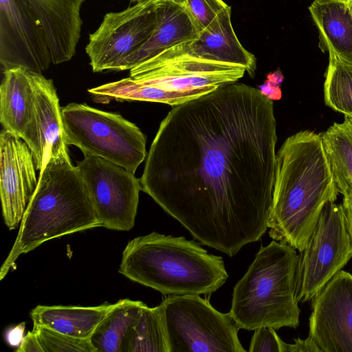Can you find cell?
Wrapping results in <instances>:
<instances>
[{
    "label": "cell",
    "mask_w": 352,
    "mask_h": 352,
    "mask_svg": "<svg viewBox=\"0 0 352 352\" xmlns=\"http://www.w3.org/2000/svg\"><path fill=\"white\" fill-rule=\"evenodd\" d=\"M285 342L271 327H262L254 330L248 351L285 352Z\"/></svg>",
    "instance_id": "83f0119b"
},
{
    "label": "cell",
    "mask_w": 352,
    "mask_h": 352,
    "mask_svg": "<svg viewBox=\"0 0 352 352\" xmlns=\"http://www.w3.org/2000/svg\"><path fill=\"white\" fill-rule=\"evenodd\" d=\"M78 167L102 227L128 231L135 223L140 180L111 162L84 155Z\"/></svg>",
    "instance_id": "30bf717a"
},
{
    "label": "cell",
    "mask_w": 352,
    "mask_h": 352,
    "mask_svg": "<svg viewBox=\"0 0 352 352\" xmlns=\"http://www.w3.org/2000/svg\"><path fill=\"white\" fill-rule=\"evenodd\" d=\"M34 92L31 120L23 140L30 148L36 170L48 162L69 157L61 108L52 80L30 71Z\"/></svg>",
    "instance_id": "9a60e30c"
},
{
    "label": "cell",
    "mask_w": 352,
    "mask_h": 352,
    "mask_svg": "<svg viewBox=\"0 0 352 352\" xmlns=\"http://www.w3.org/2000/svg\"><path fill=\"white\" fill-rule=\"evenodd\" d=\"M276 142L272 100L230 84L168 113L142 190L198 241L232 256L268 229Z\"/></svg>",
    "instance_id": "6da1fadb"
},
{
    "label": "cell",
    "mask_w": 352,
    "mask_h": 352,
    "mask_svg": "<svg viewBox=\"0 0 352 352\" xmlns=\"http://www.w3.org/2000/svg\"><path fill=\"white\" fill-rule=\"evenodd\" d=\"M324 82L325 104L333 111L352 118V63L346 62L332 52Z\"/></svg>",
    "instance_id": "603a6c76"
},
{
    "label": "cell",
    "mask_w": 352,
    "mask_h": 352,
    "mask_svg": "<svg viewBox=\"0 0 352 352\" xmlns=\"http://www.w3.org/2000/svg\"><path fill=\"white\" fill-rule=\"evenodd\" d=\"M168 352H245L230 313L197 294L170 295L161 303Z\"/></svg>",
    "instance_id": "ba28073f"
},
{
    "label": "cell",
    "mask_w": 352,
    "mask_h": 352,
    "mask_svg": "<svg viewBox=\"0 0 352 352\" xmlns=\"http://www.w3.org/2000/svg\"><path fill=\"white\" fill-rule=\"evenodd\" d=\"M285 352H320L314 341L308 336L302 340L300 338L294 340L292 344L285 343Z\"/></svg>",
    "instance_id": "f546056e"
},
{
    "label": "cell",
    "mask_w": 352,
    "mask_h": 352,
    "mask_svg": "<svg viewBox=\"0 0 352 352\" xmlns=\"http://www.w3.org/2000/svg\"><path fill=\"white\" fill-rule=\"evenodd\" d=\"M102 227L86 184L70 157L47 162L39 173L14 243L0 270V279L19 256L49 240Z\"/></svg>",
    "instance_id": "3957f363"
},
{
    "label": "cell",
    "mask_w": 352,
    "mask_h": 352,
    "mask_svg": "<svg viewBox=\"0 0 352 352\" xmlns=\"http://www.w3.org/2000/svg\"><path fill=\"white\" fill-rule=\"evenodd\" d=\"M0 63L41 74L52 63L44 30L25 0H0Z\"/></svg>",
    "instance_id": "7c38bea8"
},
{
    "label": "cell",
    "mask_w": 352,
    "mask_h": 352,
    "mask_svg": "<svg viewBox=\"0 0 352 352\" xmlns=\"http://www.w3.org/2000/svg\"><path fill=\"white\" fill-rule=\"evenodd\" d=\"M16 352H43L38 336L34 329L28 332L21 344L16 349Z\"/></svg>",
    "instance_id": "4dcf8cb0"
},
{
    "label": "cell",
    "mask_w": 352,
    "mask_h": 352,
    "mask_svg": "<svg viewBox=\"0 0 352 352\" xmlns=\"http://www.w3.org/2000/svg\"><path fill=\"white\" fill-rule=\"evenodd\" d=\"M33 155L26 142L14 133H0V195L4 222L17 227L38 184Z\"/></svg>",
    "instance_id": "5bb4252c"
},
{
    "label": "cell",
    "mask_w": 352,
    "mask_h": 352,
    "mask_svg": "<svg viewBox=\"0 0 352 352\" xmlns=\"http://www.w3.org/2000/svg\"><path fill=\"white\" fill-rule=\"evenodd\" d=\"M25 1L44 30L52 63L71 60L80 37V10L85 0Z\"/></svg>",
    "instance_id": "2e32d148"
},
{
    "label": "cell",
    "mask_w": 352,
    "mask_h": 352,
    "mask_svg": "<svg viewBox=\"0 0 352 352\" xmlns=\"http://www.w3.org/2000/svg\"><path fill=\"white\" fill-rule=\"evenodd\" d=\"M336 182H343L352 188V125L344 118L334 122L321 133Z\"/></svg>",
    "instance_id": "cb8c5ba5"
},
{
    "label": "cell",
    "mask_w": 352,
    "mask_h": 352,
    "mask_svg": "<svg viewBox=\"0 0 352 352\" xmlns=\"http://www.w3.org/2000/svg\"><path fill=\"white\" fill-rule=\"evenodd\" d=\"M119 272L164 295L210 296L227 280L221 256L184 236L153 232L130 241Z\"/></svg>",
    "instance_id": "5b68a950"
},
{
    "label": "cell",
    "mask_w": 352,
    "mask_h": 352,
    "mask_svg": "<svg viewBox=\"0 0 352 352\" xmlns=\"http://www.w3.org/2000/svg\"><path fill=\"white\" fill-rule=\"evenodd\" d=\"M343 1H348V0H343Z\"/></svg>",
    "instance_id": "8d00e7d4"
},
{
    "label": "cell",
    "mask_w": 352,
    "mask_h": 352,
    "mask_svg": "<svg viewBox=\"0 0 352 352\" xmlns=\"http://www.w3.org/2000/svg\"><path fill=\"white\" fill-rule=\"evenodd\" d=\"M191 55L212 61L241 66L254 76L256 60L238 39L231 22V7L220 12L193 40L183 43Z\"/></svg>",
    "instance_id": "e0dca14e"
},
{
    "label": "cell",
    "mask_w": 352,
    "mask_h": 352,
    "mask_svg": "<svg viewBox=\"0 0 352 352\" xmlns=\"http://www.w3.org/2000/svg\"><path fill=\"white\" fill-rule=\"evenodd\" d=\"M338 193L321 133L302 130L288 137L276 153L270 236L302 252Z\"/></svg>",
    "instance_id": "7a4b0ae2"
},
{
    "label": "cell",
    "mask_w": 352,
    "mask_h": 352,
    "mask_svg": "<svg viewBox=\"0 0 352 352\" xmlns=\"http://www.w3.org/2000/svg\"><path fill=\"white\" fill-rule=\"evenodd\" d=\"M129 1H133V2L140 3V2L147 1H150V0H129Z\"/></svg>",
    "instance_id": "836d02e7"
},
{
    "label": "cell",
    "mask_w": 352,
    "mask_h": 352,
    "mask_svg": "<svg viewBox=\"0 0 352 352\" xmlns=\"http://www.w3.org/2000/svg\"><path fill=\"white\" fill-rule=\"evenodd\" d=\"M34 92L30 71L16 67L3 71L0 86V122L21 139L31 120Z\"/></svg>",
    "instance_id": "ffe728a7"
},
{
    "label": "cell",
    "mask_w": 352,
    "mask_h": 352,
    "mask_svg": "<svg viewBox=\"0 0 352 352\" xmlns=\"http://www.w3.org/2000/svg\"><path fill=\"white\" fill-rule=\"evenodd\" d=\"M127 352H168L160 305H144L132 329Z\"/></svg>",
    "instance_id": "d4e9b609"
},
{
    "label": "cell",
    "mask_w": 352,
    "mask_h": 352,
    "mask_svg": "<svg viewBox=\"0 0 352 352\" xmlns=\"http://www.w3.org/2000/svg\"><path fill=\"white\" fill-rule=\"evenodd\" d=\"M155 23V5L151 0L107 13L85 48L93 72L119 71L122 63L148 40Z\"/></svg>",
    "instance_id": "8fae6325"
},
{
    "label": "cell",
    "mask_w": 352,
    "mask_h": 352,
    "mask_svg": "<svg viewBox=\"0 0 352 352\" xmlns=\"http://www.w3.org/2000/svg\"><path fill=\"white\" fill-rule=\"evenodd\" d=\"M61 113L66 144L84 155L101 157L133 173L147 156L144 135L120 114L74 102Z\"/></svg>",
    "instance_id": "52a82bcc"
},
{
    "label": "cell",
    "mask_w": 352,
    "mask_h": 352,
    "mask_svg": "<svg viewBox=\"0 0 352 352\" xmlns=\"http://www.w3.org/2000/svg\"><path fill=\"white\" fill-rule=\"evenodd\" d=\"M113 305H38L31 311L30 316L33 327H45L75 338L89 339Z\"/></svg>",
    "instance_id": "44dd1931"
},
{
    "label": "cell",
    "mask_w": 352,
    "mask_h": 352,
    "mask_svg": "<svg viewBox=\"0 0 352 352\" xmlns=\"http://www.w3.org/2000/svg\"><path fill=\"white\" fill-rule=\"evenodd\" d=\"M309 336L320 352H352V275L337 273L311 299Z\"/></svg>",
    "instance_id": "4fadbf2b"
},
{
    "label": "cell",
    "mask_w": 352,
    "mask_h": 352,
    "mask_svg": "<svg viewBox=\"0 0 352 352\" xmlns=\"http://www.w3.org/2000/svg\"><path fill=\"white\" fill-rule=\"evenodd\" d=\"M228 6L223 0H186L184 6L199 32Z\"/></svg>",
    "instance_id": "4316f807"
},
{
    "label": "cell",
    "mask_w": 352,
    "mask_h": 352,
    "mask_svg": "<svg viewBox=\"0 0 352 352\" xmlns=\"http://www.w3.org/2000/svg\"><path fill=\"white\" fill-rule=\"evenodd\" d=\"M43 352H96L89 339L70 336L45 327H33Z\"/></svg>",
    "instance_id": "484cf974"
},
{
    "label": "cell",
    "mask_w": 352,
    "mask_h": 352,
    "mask_svg": "<svg viewBox=\"0 0 352 352\" xmlns=\"http://www.w3.org/2000/svg\"><path fill=\"white\" fill-rule=\"evenodd\" d=\"M25 330V322L20 323L17 326L10 329L7 331L6 339L7 342L11 346H19L24 336L23 333Z\"/></svg>",
    "instance_id": "1f68e13d"
},
{
    "label": "cell",
    "mask_w": 352,
    "mask_h": 352,
    "mask_svg": "<svg viewBox=\"0 0 352 352\" xmlns=\"http://www.w3.org/2000/svg\"><path fill=\"white\" fill-rule=\"evenodd\" d=\"M297 275L298 302L311 300L352 258V242L342 204L329 202L304 250Z\"/></svg>",
    "instance_id": "9c48e42d"
},
{
    "label": "cell",
    "mask_w": 352,
    "mask_h": 352,
    "mask_svg": "<svg viewBox=\"0 0 352 352\" xmlns=\"http://www.w3.org/2000/svg\"><path fill=\"white\" fill-rule=\"evenodd\" d=\"M296 250L274 240L261 246L233 289L229 313L239 329L299 325L296 289L300 256Z\"/></svg>",
    "instance_id": "8992f818"
},
{
    "label": "cell",
    "mask_w": 352,
    "mask_h": 352,
    "mask_svg": "<svg viewBox=\"0 0 352 352\" xmlns=\"http://www.w3.org/2000/svg\"><path fill=\"white\" fill-rule=\"evenodd\" d=\"M129 70V78L96 87L94 94L120 101L160 102L175 107L235 83L246 72L241 66L194 56L183 43Z\"/></svg>",
    "instance_id": "277c9868"
},
{
    "label": "cell",
    "mask_w": 352,
    "mask_h": 352,
    "mask_svg": "<svg viewBox=\"0 0 352 352\" xmlns=\"http://www.w3.org/2000/svg\"><path fill=\"white\" fill-rule=\"evenodd\" d=\"M144 305L130 299L114 303L89 338L96 352H127L132 329Z\"/></svg>",
    "instance_id": "7402d4cb"
},
{
    "label": "cell",
    "mask_w": 352,
    "mask_h": 352,
    "mask_svg": "<svg viewBox=\"0 0 352 352\" xmlns=\"http://www.w3.org/2000/svg\"><path fill=\"white\" fill-rule=\"evenodd\" d=\"M153 3H157L159 1H170L173 3H175L176 4H178L179 6H185L186 0H151Z\"/></svg>",
    "instance_id": "d6a6232c"
},
{
    "label": "cell",
    "mask_w": 352,
    "mask_h": 352,
    "mask_svg": "<svg viewBox=\"0 0 352 352\" xmlns=\"http://www.w3.org/2000/svg\"><path fill=\"white\" fill-rule=\"evenodd\" d=\"M346 118L348 121L350 122V124L352 125V118H349V117H344Z\"/></svg>",
    "instance_id": "d590c367"
},
{
    "label": "cell",
    "mask_w": 352,
    "mask_h": 352,
    "mask_svg": "<svg viewBox=\"0 0 352 352\" xmlns=\"http://www.w3.org/2000/svg\"><path fill=\"white\" fill-rule=\"evenodd\" d=\"M347 2H348V4L349 6V8H350V9H351V10L352 12V0H348Z\"/></svg>",
    "instance_id": "e575fe53"
},
{
    "label": "cell",
    "mask_w": 352,
    "mask_h": 352,
    "mask_svg": "<svg viewBox=\"0 0 352 352\" xmlns=\"http://www.w3.org/2000/svg\"><path fill=\"white\" fill-rule=\"evenodd\" d=\"M154 3L156 23L152 34L122 63L119 71L131 69L166 49L197 36L199 31L185 7L166 1Z\"/></svg>",
    "instance_id": "ac0fdd59"
},
{
    "label": "cell",
    "mask_w": 352,
    "mask_h": 352,
    "mask_svg": "<svg viewBox=\"0 0 352 352\" xmlns=\"http://www.w3.org/2000/svg\"><path fill=\"white\" fill-rule=\"evenodd\" d=\"M309 10L319 32L318 47L352 63V12L347 1L314 0Z\"/></svg>",
    "instance_id": "d6986e66"
},
{
    "label": "cell",
    "mask_w": 352,
    "mask_h": 352,
    "mask_svg": "<svg viewBox=\"0 0 352 352\" xmlns=\"http://www.w3.org/2000/svg\"><path fill=\"white\" fill-rule=\"evenodd\" d=\"M339 192L343 195L342 207L347 230L352 242V188L343 182H336Z\"/></svg>",
    "instance_id": "f1b7e54d"
}]
</instances>
